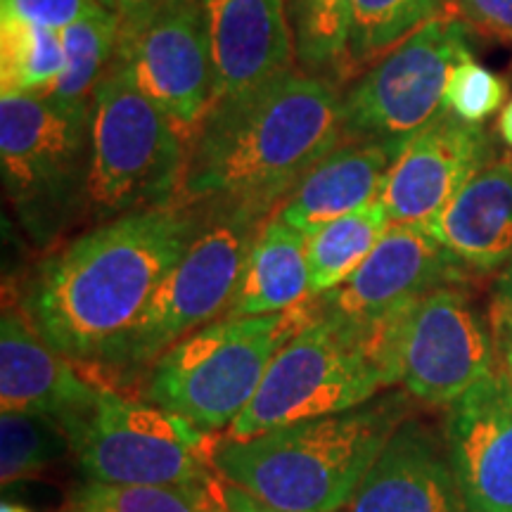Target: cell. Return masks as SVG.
<instances>
[{
	"instance_id": "obj_1",
	"label": "cell",
	"mask_w": 512,
	"mask_h": 512,
	"mask_svg": "<svg viewBox=\"0 0 512 512\" xmlns=\"http://www.w3.org/2000/svg\"><path fill=\"white\" fill-rule=\"evenodd\" d=\"M200 226L202 209L190 204L133 211L93 226L36 266L19 306L72 363L119 368L147 304Z\"/></svg>"
},
{
	"instance_id": "obj_2",
	"label": "cell",
	"mask_w": 512,
	"mask_h": 512,
	"mask_svg": "<svg viewBox=\"0 0 512 512\" xmlns=\"http://www.w3.org/2000/svg\"><path fill=\"white\" fill-rule=\"evenodd\" d=\"M342 143V93L328 76L292 69L211 105L188 143L181 204L275 214Z\"/></svg>"
},
{
	"instance_id": "obj_3",
	"label": "cell",
	"mask_w": 512,
	"mask_h": 512,
	"mask_svg": "<svg viewBox=\"0 0 512 512\" xmlns=\"http://www.w3.org/2000/svg\"><path fill=\"white\" fill-rule=\"evenodd\" d=\"M396 401L275 427L216 446V472L283 512H342L401 425Z\"/></svg>"
},
{
	"instance_id": "obj_4",
	"label": "cell",
	"mask_w": 512,
	"mask_h": 512,
	"mask_svg": "<svg viewBox=\"0 0 512 512\" xmlns=\"http://www.w3.org/2000/svg\"><path fill=\"white\" fill-rule=\"evenodd\" d=\"M188 143L112 60L91 102L81 221L181 204Z\"/></svg>"
},
{
	"instance_id": "obj_5",
	"label": "cell",
	"mask_w": 512,
	"mask_h": 512,
	"mask_svg": "<svg viewBox=\"0 0 512 512\" xmlns=\"http://www.w3.org/2000/svg\"><path fill=\"white\" fill-rule=\"evenodd\" d=\"M316 316L313 299L271 316L219 318L157 358L145 396L197 430L216 434L245 413L287 339Z\"/></svg>"
},
{
	"instance_id": "obj_6",
	"label": "cell",
	"mask_w": 512,
	"mask_h": 512,
	"mask_svg": "<svg viewBox=\"0 0 512 512\" xmlns=\"http://www.w3.org/2000/svg\"><path fill=\"white\" fill-rule=\"evenodd\" d=\"M67 434L86 482L204 494L219 477L214 453L221 439L112 389H98L95 406Z\"/></svg>"
},
{
	"instance_id": "obj_7",
	"label": "cell",
	"mask_w": 512,
	"mask_h": 512,
	"mask_svg": "<svg viewBox=\"0 0 512 512\" xmlns=\"http://www.w3.org/2000/svg\"><path fill=\"white\" fill-rule=\"evenodd\" d=\"M91 112L48 95H3L0 166L5 195L38 247L81 219Z\"/></svg>"
},
{
	"instance_id": "obj_8",
	"label": "cell",
	"mask_w": 512,
	"mask_h": 512,
	"mask_svg": "<svg viewBox=\"0 0 512 512\" xmlns=\"http://www.w3.org/2000/svg\"><path fill=\"white\" fill-rule=\"evenodd\" d=\"M200 209V233L147 304L121 356V370L152 368L164 351L216 323L233 304L256 235L271 214L221 202Z\"/></svg>"
},
{
	"instance_id": "obj_9",
	"label": "cell",
	"mask_w": 512,
	"mask_h": 512,
	"mask_svg": "<svg viewBox=\"0 0 512 512\" xmlns=\"http://www.w3.org/2000/svg\"><path fill=\"white\" fill-rule=\"evenodd\" d=\"M470 24L441 15L368 67L342 93L344 143H377L394 159L444 114L448 76L470 60Z\"/></svg>"
},
{
	"instance_id": "obj_10",
	"label": "cell",
	"mask_w": 512,
	"mask_h": 512,
	"mask_svg": "<svg viewBox=\"0 0 512 512\" xmlns=\"http://www.w3.org/2000/svg\"><path fill=\"white\" fill-rule=\"evenodd\" d=\"M380 389V370L354 332L316 309V316L275 354L264 382L230 425L226 439L256 437L275 427L354 411L373 401Z\"/></svg>"
},
{
	"instance_id": "obj_11",
	"label": "cell",
	"mask_w": 512,
	"mask_h": 512,
	"mask_svg": "<svg viewBox=\"0 0 512 512\" xmlns=\"http://www.w3.org/2000/svg\"><path fill=\"white\" fill-rule=\"evenodd\" d=\"M394 347L399 384L430 406H453L501 368L491 325L456 285L396 313Z\"/></svg>"
},
{
	"instance_id": "obj_12",
	"label": "cell",
	"mask_w": 512,
	"mask_h": 512,
	"mask_svg": "<svg viewBox=\"0 0 512 512\" xmlns=\"http://www.w3.org/2000/svg\"><path fill=\"white\" fill-rule=\"evenodd\" d=\"M114 62L190 143L216 98L202 0H169L140 27L119 34Z\"/></svg>"
},
{
	"instance_id": "obj_13",
	"label": "cell",
	"mask_w": 512,
	"mask_h": 512,
	"mask_svg": "<svg viewBox=\"0 0 512 512\" xmlns=\"http://www.w3.org/2000/svg\"><path fill=\"white\" fill-rule=\"evenodd\" d=\"M465 275V268L425 226L392 223L342 285L311 299L320 316L363 332L439 287L460 283Z\"/></svg>"
},
{
	"instance_id": "obj_14",
	"label": "cell",
	"mask_w": 512,
	"mask_h": 512,
	"mask_svg": "<svg viewBox=\"0 0 512 512\" xmlns=\"http://www.w3.org/2000/svg\"><path fill=\"white\" fill-rule=\"evenodd\" d=\"M494 159V138L482 124L444 112L396 157L380 195L389 221L427 226Z\"/></svg>"
},
{
	"instance_id": "obj_15",
	"label": "cell",
	"mask_w": 512,
	"mask_h": 512,
	"mask_svg": "<svg viewBox=\"0 0 512 512\" xmlns=\"http://www.w3.org/2000/svg\"><path fill=\"white\" fill-rule=\"evenodd\" d=\"M446 451L467 512H512V382L503 368L448 406Z\"/></svg>"
},
{
	"instance_id": "obj_16",
	"label": "cell",
	"mask_w": 512,
	"mask_h": 512,
	"mask_svg": "<svg viewBox=\"0 0 512 512\" xmlns=\"http://www.w3.org/2000/svg\"><path fill=\"white\" fill-rule=\"evenodd\" d=\"M98 389L55 351L22 306L5 304L0 318V408L48 415L64 430L98 401Z\"/></svg>"
},
{
	"instance_id": "obj_17",
	"label": "cell",
	"mask_w": 512,
	"mask_h": 512,
	"mask_svg": "<svg viewBox=\"0 0 512 512\" xmlns=\"http://www.w3.org/2000/svg\"><path fill=\"white\" fill-rule=\"evenodd\" d=\"M216 100L235 98L292 72L294 41L285 0H202Z\"/></svg>"
},
{
	"instance_id": "obj_18",
	"label": "cell",
	"mask_w": 512,
	"mask_h": 512,
	"mask_svg": "<svg viewBox=\"0 0 512 512\" xmlns=\"http://www.w3.org/2000/svg\"><path fill=\"white\" fill-rule=\"evenodd\" d=\"M342 512H467L456 472L432 434L403 420Z\"/></svg>"
},
{
	"instance_id": "obj_19",
	"label": "cell",
	"mask_w": 512,
	"mask_h": 512,
	"mask_svg": "<svg viewBox=\"0 0 512 512\" xmlns=\"http://www.w3.org/2000/svg\"><path fill=\"white\" fill-rule=\"evenodd\" d=\"M425 228L467 273L503 271L512 261V155L486 164Z\"/></svg>"
},
{
	"instance_id": "obj_20",
	"label": "cell",
	"mask_w": 512,
	"mask_h": 512,
	"mask_svg": "<svg viewBox=\"0 0 512 512\" xmlns=\"http://www.w3.org/2000/svg\"><path fill=\"white\" fill-rule=\"evenodd\" d=\"M394 162L377 143L337 145L287 197L278 216L309 238L330 221L380 200Z\"/></svg>"
},
{
	"instance_id": "obj_21",
	"label": "cell",
	"mask_w": 512,
	"mask_h": 512,
	"mask_svg": "<svg viewBox=\"0 0 512 512\" xmlns=\"http://www.w3.org/2000/svg\"><path fill=\"white\" fill-rule=\"evenodd\" d=\"M311 299L306 235L271 214L256 235L233 304L223 318L271 316Z\"/></svg>"
},
{
	"instance_id": "obj_22",
	"label": "cell",
	"mask_w": 512,
	"mask_h": 512,
	"mask_svg": "<svg viewBox=\"0 0 512 512\" xmlns=\"http://www.w3.org/2000/svg\"><path fill=\"white\" fill-rule=\"evenodd\" d=\"M121 19L114 10L98 8L60 31L64 69L48 98L79 112H91L95 88L112 67L119 48Z\"/></svg>"
},
{
	"instance_id": "obj_23",
	"label": "cell",
	"mask_w": 512,
	"mask_h": 512,
	"mask_svg": "<svg viewBox=\"0 0 512 512\" xmlns=\"http://www.w3.org/2000/svg\"><path fill=\"white\" fill-rule=\"evenodd\" d=\"M389 226L392 221H389L387 209L377 200L354 214L330 221L328 226L309 235L306 261H309L311 297L342 285L368 259Z\"/></svg>"
},
{
	"instance_id": "obj_24",
	"label": "cell",
	"mask_w": 512,
	"mask_h": 512,
	"mask_svg": "<svg viewBox=\"0 0 512 512\" xmlns=\"http://www.w3.org/2000/svg\"><path fill=\"white\" fill-rule=\"evenodd\" d=\"M60 31L29 19H0V88L3 95H46L62 76Z\"/></svg>"
},
{
	"instance_id": "obj_25",
	"label": "cell",
	"mask_w": 512,
	"mask_h": 512,
	"mask_svg": "<svg viewBox=\"0 0 512 512\" xmlns=\"http://www.w3.org/2000/svg\"><path fill=\"white\" fill-rule=\"evenodd\" d=\"M448 8L453 0H354L347 69L370 67Z\"/></svg>"
},
{
	"instance_id": "obj_26",
	"label": "cell",
	"mask_w": 512,
	"mask_h": 512,
	"mask_svg": "<svg viewBox=\"0 0 512 512\" xmlns=\"http://www.w3.org/2000/svg\"><path fill=\"white\" fill-rule=\"evenodd\" d=\"M299 67L323 76L347 69L354 0H285Z\"/></svg>"
},
{
	"instance_id": "obj_27",
	"label": "cell",
	"mask_w": 512,
	"mask_h": 512,
	"mask_svg": "<svg viewBox=\"0 0 512 512\" xmlns=\"http://www.w3.org/2000/svg\"><path fill=\"white\" fill-rule=\"evenodd\" d=\"M72 453L62 422L38 413L3 411L0 418V479L10 486Z\"/></svg>"
},
{
	"instance_id": "obj_28",
	"label": "cell",
	"mask_w": 512,
	"mask_h": 512,
	"mask_svg": "<svg viewBox=\"0 0 512 512\" xmlns=\"http://www.w3.org/2000/svg\"><path fill=\"white\" fill-rule=\"evenodd\" d=\"M209 494L211 489L188 494L157 486L83 482L72 491L62 512H209Z\"/></svg>"
},
{
	"instance_id": "obj_29",
	"label": "cell",
	"mask_w": 512,
	"mask_h": 512,
	"mask_svg": "<svg viewBox=\"0 0 512 512\" xmlns=\"http://www.w3.org/2000/svg\"><path fill=\"white\" fill-rule=\"evenodd\" d=\"M505 98H508V83L470 57L458 62L448 76L444 110L467 124H484L501 110Z\"/></svg>"
},
{
	"instance_id": "obj_30",
	"label": "cell",
	"mask_w": 512,
	"mask_h": 512,
	"mask_svg": "<svg viewBox=\"0 0 512 512\" xmlns=\"http://www.w3.org/2000/svg\"><path fill=\"white\" fill-rule=\"evenodd\" d=\"M95 0H0L3 15H15L41 27L62 31L76 19L98 8Z\"/></svg>"
},
{
	"instance_id": "obj_31",
	"label": "cell",
	"mask_w": 512,
	"mask_h": 512,
	"mask_svg": "<svg viewBox=\"0 0 512 512\" xmlns=\"http://www.w3.org/2000/svg\"><path fill=\"white\" fill-rule=\"evenodd\" d=\"M451 10L470 29L512 41V0H453Z\"/></svg>"
},
{
	"instance_id": "obj_32",
	"label": "cell",
	"mask_w": 512,
	"mask_h": 512,
	"mask_svg": "<svg viewBox=\"0 0 512 512\" xmlns=\"http://www.w3.org/2000/svg\"><path fill=\"white\" fill-rule=\"evenodd\" d=\"M489 325L494 335L498 358L512 349V261L496 278L489 304Z\"/></svg>"
},
{
	"instance_id": "obj_33",
	"label": "cell",
	"mask_w": 512,
	"mask_h": 512,
	"mask_svg": "<svg viewBox=\"0 0 512 512\" xmlns=\"http://www.w3.org/2000/svg\"><path fill=\"white\" fill-rule=\"evenodd\" d=\"M209 512H283V510H275L271 505L256 501V498L249 496L245 489L230 484L228 479H223L219 475L214 486H211Z\"/></svg>"
},
{
	"instance_id": "obj_34",
	"label": "cell",
	"mask_w": 512,
	"mask_h": 512,
	"mask_svg": "<svg viewBox=\"0 0 512 512\" xmlns=\"http://www.w3.org/2000/svg\"><path fill=\"white\" fill-rule=\"evenodd\" d=\"M166 3H169V0H112V10L117 12L121 19V34L140 27V24L147 22L159 8H164Z\"/></svg>"
},
{
	"instance_id": "obj_35",
	"label": "cell",
	"mask_w": 512,
	"mask_h": 512,
	"mask_svg": "<svg viewBox=\"0 0 512 512\" xmlns=\"http://www.w3.org/2000/svg\"><path fill=\"white\" fill-rule=\"evenodd\" d=\"M498 136L508 147H512V100L503 107L501 117H498Z\"/></svg>"
},
{
	"instance_id": "obj_36",
	"label": "cell",
	"mask_w": 512,
	"mask_h": 512,
	"mask_svg": "<svg viewBox=\"0 0 512 512\" xmlns=\"http://www.w3.org/2000/svg\"><path fill=\"white\" fill-rule=\"evenodd\" d=\"M501 368H503V373L508 375V380L512 382V349L508 351V354L501 356Z\"/></svg>"
},
{
	"instance_id": "obj_37",
	"label": "cell",
	"mask_w": 512,
	"mask_h": 512,
	"mask_svg": "<svg viewBox=\"0 0 512 512\" xmlns=\"http://www.w3.org/2000/svg\"><path fill=\"white\" fill-rule=\"evenodd\" d=\"M0 512H31V510L22 508V505H17V503H3V508H0Z\"/></svg>"
},
{
	"instance_id": "obj_38",
	"label": "cell",
	"mask_w": 512,
	"mask_h": 512,
	"mask_svg": "<svg viewBox=\"0 0 512 512\" xmlns=\"http://www.w3.org/2000/svg\"><path fill=\"white\" fill-rule=\"evenodd\" d=\"M95 3L105 5V8H110V10H112V0H95Z\"/></svg>"
}]
</instances>
